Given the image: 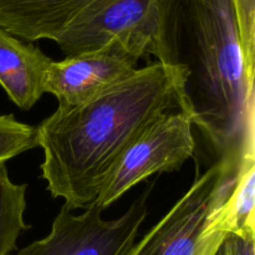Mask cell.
Here are the masks:
<instances>
[{
    "label": "cell",
    "mask_w": 255,
    "mask_h": 255,
    "mask_svg": "<svg viewBox=\"0 0 255 255\" xmlns=\"http://www.w3.org/2000/svg\"><path fill=\"white\" fill-rule=\"evenodd\" d=\"M248 80L255 77V0H233Z\"/></svg>",
    "instance_id": "12"
},
{
    "label": "cell",
    "mask_w": 255,
    "mask_h": 255,
    "mask_svg": "<svg viewBox=\"0 0 255 255\" xmlns=\"http://www.w3.org/2000/svg\"><path fill=\"white\" fill-rule=\"evenodd\" d=\"M36 146V127L17 121L12 115H0V164Z\"/></svg>",
    "instance_id": "11"
},
{
    "label": "cell",
    "mask_w": 255,
    "mask_h": 255,
    "mask_svg": "<svg viewBox=\"0 0 255 255\" xmlns=\"http://www.w3.org/2000/svg\"><path fill=\"white\" fill-rule=\"evenodd\" d=\"M149 192H143L120 218L111 221L102 218L104 211L95 204L79 216L64 204L50 233L15 255H126L148 213Z\"/></svg>",
    "instance_id": "6"
},
{
    "label": "cell",
    "mask_w": 255,
    "mask_h": 255,
    "mask_svg": "<svg viewBox=\"0 0 255 255\" xmlns=\"http://www.w3.org/2000/svg\"><path fill=\"white\" fill-rule=\"evenodd\" d=\"M255 147L243 156L236 181L226 201L214 209L209 219V232L249 236L255 234Z\"/></svg>",
    "instance_id": "9"
},
{
    "label": "cell",
    "mask_w": 255,
    "mask_h": 255,
    "mask_svg": "<svg viewBox=\"0 0 255 255\" xmlns=\"http://www.w3.org/2000/svg\"><path fill=\"white\" fill-rule=\"evenodd\" d=\"M153 56L178 71L179 110L218 159L241 164L255 147V94L233 0H157Z\"/></svg>",
    "instance_id": "1"
},
{
    "label": "cell",
    "mask_w": 255,
    "mask_h": 255,
    "mask_svg": "<svg viewBox=\"0 0 255 255\" xmlns=\"http://www.w3.org/2000/svg\"><path fill=\"white\" fill-rule=\"evenodd\" d=\"M217 255H255V234H228L219 247Z\"/></svg>",
    "instance_id": "13"
},
{
    "label": "cell",
    "mask_w": 255,
    "mask_h": 255,
    "mask_svg": "<svg viewBox=\"0 0 255 255\" xmlns=\"http://www.w3.org/2000/svg\"><path fill=\"white\" fill-rule=\"evenodd\" d=\"M192 127L191 117L179 109L154 119L120 157L95 206L105 211L152 174L178 171L196 149Z\"/></svg>",
    "instance_id": "5"
},
{
    "label": "cell",
    "mask_w": 255,
    "mask_h": 255,
    "mask_svg": "<svg viewBox=\"0 0 255 255\" xmlns=\"http://www.w3.org/2000/svg\"><path fill=\"white\" fill-rule=\"evenodd\" d=\"M26 189V184L14 183L6 166L0 164V255H11L20 234L30 228L24 219Z\"/></svg>",
    "instance_id": "10"
},
{
    "label": "cell",
    "mask_w": 255,
    "mask_h": 255,
    "mask_svg": "<svg viewBox=\"0 0 255 255\" xmlns=\"http://www.w3.org/2000/svg\"><path fill=\"white\" fill-rule=\"evenodd\" d=\"M0 27L25 42L51 40L65 57L120 42L153 55L157 0H0Z\"/></svg>",
    "instance_id": "3"
},
{
    "label": "cell",
    "mask_w": 255,
    "mask_h": 255,
    "mask_svg": "<svg viewBox=\"0 0 255 255\" xmlns=\"http://www.w3.org/2000/svg\"><path fill=\"white\" fill-rule=\"evenodd\" d=\"M241 164L218 159L198 174L168 213L126 255H217L227 234L209 232L214 209L228 197Z\"/></svg>",
    "instance_id": "4"
},
{
    "label": "cell",
    "mask_w": 255,
    "mask_h": 255,
    "mask_svg": "<svg viewBox=\"0 0 255 255\" xmlns=\"http://www.w3.org/2000/svg\"><path fill=\"white\" fill-rule=\"evenodd\" d=\"M181 79L156 61L100 96L61 109L36 127L42 178L71 211L92 206L120 157L162 114L179 109Z\"/></svg>",
    "instance_id": "2"
},
{
    "label": "cell",
    "mask_w": 255,
    "mask_h": 255,
    "mask_svg": "<svg viewBox=\"0 0 255 255\" xmlns=\"http://www.w3.org/2000/svg\"><path fill=\"white\" fill-rule=\"evenodd\" d=\"M52 60L39 47L0 27V86L22 111H29L44 92V76Z\"/></svg>",
    "instance_id": "8"
},
{
    "label": "cell",
    "mask_w": 255,
    "mask_h": 255,
    "mask_svg": "<svg viewBox=\"0 0 255 255\" xmlns=\"http://www.w3.org/2000/svg\"><path fill=\"white\" fill-rule=\"evenodd\" d=\"M138 61L124 45L112 42L96 51L51 61L42 87L56 97L61 109L79 106L132 76Z\"/></svg>",
    "instance_id": "7"
}]
</instances>
